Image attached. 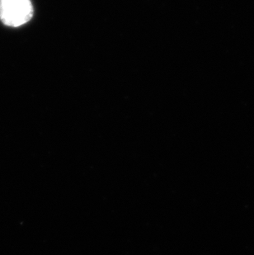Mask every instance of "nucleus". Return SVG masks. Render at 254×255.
<instances>
[{"label":"nucleus","instance_id":"nucleus-1","mask_svg":"<svg viewBox=\"0 0 254 255\" xmlns=\"http://www.w3.org/2000/svg\"><path fill=\"white\" fill-rule=\"evenodd\" d=\"M33 16L31 0H0V21L7 27L26 24Z\"/></svg>","mask_w":254,"mask_h":255}]
</instances>
